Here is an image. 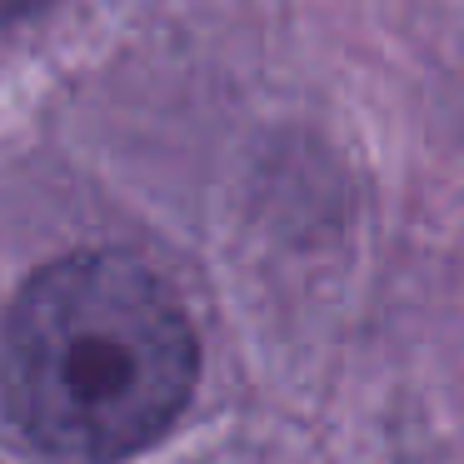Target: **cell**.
Listing matches in <instances>:
<instances>
[{"mask_svg":"<svg viewBox=\"0 0 464 464\" xmlns=\"http://www.w3.org/2000/svg\"><path fill=\"white\" fill-rule=\"evenodd\" d=\"M200 380L175 290L125 250H81L31 275L5 314L0 404L31 450L121 464L160 444Z\"/></svg>","mask_w":464,"mask_h":464,"instance_id":"6da1fadb","label":"cell"},{"mask_svg":"<svg viewBox=\"0 0 464 464\" xmlns=\"http://www.w3.org/2000/svg\"><path fill=\"white\" fill-rule=\"evenodd\" d=\"M51 0H0V25H21L31 15H41Z\"/></svg>","mask_w":464,"mask_h":464,"instance_id":"7a4b0ae2","label":"cell"}]
</instances>
